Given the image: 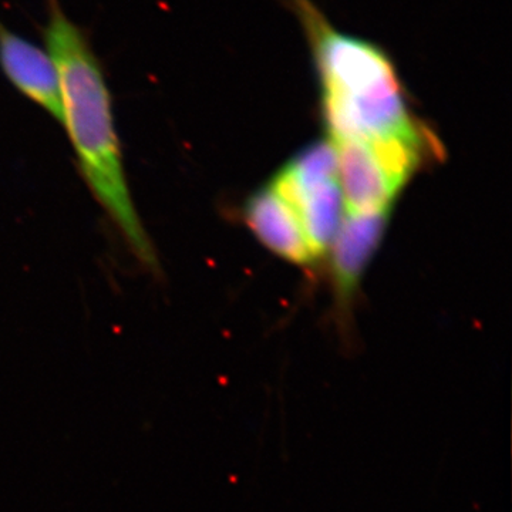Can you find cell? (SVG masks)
Here are the masks:
<instances>
[{
  "label": "cell",
  "instance_id": "obj_2",
  "mask_svg": "<svg viewBox=\"0 0 512 512\" xmlns=\"http://www.w3.org/2000/svg\"><path fill=\"white\" fill-rule=\"evenodd\" d=\"M286 3L308 40L323 116L336 143L396 140L441 148L410 111L396 64L382 46L336 28L313 0Z\"/></svg>",
  "mask_w": 512,
  "mask_h": 512
},
{
  "label": "cell",
  "instance_id": "obj_1",
  "mask_svg": "<svg viewBox=\"0 0 512 512\" xmlns=\"http://www.w3.org/2000/svg\"><path fill=\"white\" fill-rule=\"evenodd\" d=\"M45 40L59 74L63 126L69 133L87 187L116 225L131 255L156 278L161 264L156 247L134 207L128 187L113 103L89 37L63 12L59 0H46Z\"/></svg>",
  "mask_w": 512,
  "mask_h": 512
},
{
  "label": "cell",
  "instance_id": "obj_5",
  "mask_svg": "<svg viewBox=\"0 0 512 512\" xmlns=\"http://www.w3.org/2000/svg\"><path fill=\"white\" fill-rule=\"evenodd\" d=\"M389 212L352 214L340 225L332 244V279L343 309L352 302L367 265L376 254Z\"/></svg>",
  "mask_w": 512,
  "mask_h": 512
},
{
  "label": "cell",
  "instance_id": "obj_8",
  "mask_svg": "<svg viewBox=\"0 0 512 512\" xmlns=\"http://www.w3.org/2000/svg\"><path fill=\"white\" fill-rule=\"evenodd\" d=\"M338 151L330 141H316L303 148L275 175L272 188L289 205L299 195L328 181L338 180Z\"/></svg>",
  "mask_w": 512,
  "mask_h": 512
},
{
  "label": "cell",
  "instance_id": "obj_3",
  "mask_svg": "<svg viewBox=\"0 0 512 512\" xmlns=\"http://www.w3.org/2000/svg\"><path fill=\"white\" fill-rule=\"evenodd\" d=\"M342 194L352 214L389 212L410 178L393 167L375 146L363 141H338Z\"/></svg>",
  "mask_w": 512,
  "mask_h": 512
},
{
  "label": "cell",
  "instance_id": "obj_7",
  "mask_svg": "<svg viewBox=\"0 0 512 512\" xmlns=\"http://www.w3.org/2000/svg\"><path fill=\"white\" fill-rule=\"evenodd\" d=\"M315 259L332 247L342 225L343 194L338 180L328 181L299 195L291 205Z\"/></svg>",
  "mask_w": 512,
  "mask_h": 512
},
{
  "label": "cell",
  "instance_id": "obj_4",
  "mask_svg": "<svg viewBox=\"0 0 512 512\" xmlns=\"http://www.w3.org/2000/svg\"><path fill=\"white\" fill-rule=\"evenodd\" d=\"M0 69L19 93L63 126V100L52 57L0 22Z\"/></svg>",
  "mask_w": 512,
  "mask_h": 512
},
{
  "label": "cell",
  "instance_id": "obj_6",
  "mask_svg": "<svg viewBox=\"0 0 512 512\" xmlns=\"http://www.w3.org/2000/svg\"><path fill=\"white\" fill-rule=\"evenodd\" d=\"M244 220L266 248L286 261L296 265H309L315 261L298 215L272 185L248 198L244 205Z\"/></svg>",
  "mask_w": 512,
  "mask_h": 512
}]
</instances>
